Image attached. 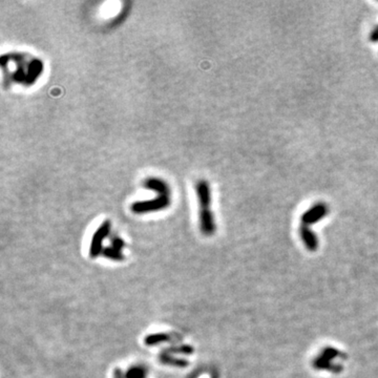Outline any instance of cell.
<instances>
[{
    "instance_id": "cell-8",
    "label": "cell",
    "mask_w": 378,
    "mask_h": 378,
    "mask_svg": "<svg viewBox=\"0 0 378 378\" xmlns=\"http://www.w3.org/2000/svg\"><path fill=\"white\" fill-rule=\"evenodd\" d=\"M144 377H145V370L140 367L130 368L125 375V378H144Z\"/></svg>"
},
{
    "instance_id": "cell-9",
    "label": "cell",
    "mask_w": 378,
    "mask_h": 378,
    "mask_svg": "<svg viewBox=\"0 0 378 378\" xmlns=\"http://www.w3.org/2000/svg\"><path fill=\"white\" fill-rule=\"evenodd\" d=\"M162 361L165 364H169V365H173V366H177V367H185V366L188 365V363L186 361L174 360V359H171L170 356H168V355H163Z\"/></svg>"
},
{
    "instance_id": "cell-6",
    "label": "cell",
    "mask_w": 378,
    "mask_h": 378,
    "mask_svg": "<svg viewBox=\"0 0 378 378\" xmlns=\"http://www.w3.org/2000/svg\"><path fill=\"white\" fill-rule=\"evenodd\" d=\"M168 341H170V336L166 333H155V334L147 335L144 340V343L146 346H155Z\"/></svg>"
},
{
    "instance_id": "cell-3",
    "label": "cell",
    "mask_w": 378,
    "mask_h": 378,
    "mask_svg": "<svg viewBox=\"0 0 378 378\" xmlns=\"http://www.w3.org/2000/svg\"><path fill=\"white\" fill-rule=\"evenodd\" d=\"M110 228H112V223H110L109 220H105L94 232L90 245V256L92 258H96L100 254H102L103 243L105 238L108 236Z\"/></svg>"
},
{
    "instance_id": "cell-4",
    "label": "cell",
    "mask_w": 378,
    "mask_h": 378,
    "mask_svg": "<svg viewBox=\"0 0 378 378\" xmlns=\"http://www.w3.org/2000/svg\"><path fill=\"white\" fill-rule=\"evenodd\" d=\"M329 213V207L326 203L320 202L314 204L312 207L309 208L301 218V226L309 227L317 223L323 217H325Z\"/></svg>"
},
{
    "instance_id": "cell-2",
    "label": "cell",
    "mask_w": 378,
    "mask_h": 378,
    "mask_svg": "<svg viewBox=\"0 0 378 378\" xmlns=\"http://www.w3.org/2000/svg\"><path fill=\"white\" fill-rule=\"evenodd\" d=\"M171 205V194H157L153 198L137 201L130 205V210L135 214H147L162 211Z\"/></svg>"
},
{
    "instance_id": "cell-1",
    "label": "cell",
    "mask_w": 378,
    "mask_h": 378,
    "mask_svg": "<svg viewBox=\"0 0 378 378\" xmlns=\"http://www.w3.org/2000/svg\"><path fill=\"white\" fill-rule=\"evenodd\" d=\"M198 205V226L201 232L210 236L215 232V221L211 210L212 193L210 184L206 180H198L194 186Z\"/></svg>"
},
{
    "instance_id": "cell-7",
    "label": "cell",
    "mask_w": 378,
    "mask_h": 378,
    "mask_svg": "<svg viewBox=\"0 0 378 378\" xmlns=\"http://www.w3.org/2000/svg\"><path fill=\"white\" fill-rule=\"evenodd\" d=\"M102 255L107 258L116 261V262H122L124 260V255L121 253V251L118 249H115L114 247L104 248L102 251Z\"/></svg>"
},
{
    "instance_id": "cell-10",
    "label": "cell",
    "mask_w": 378,
    "mask_h": 378,
    "mask_svg": "<svg viewBox=\"0 0 378 378\" xmlns=\"http://www.w3.org/2000/svg\"><path fill=\"white\" fill-rule=\"evenodd\" d=\"M112 245H113V247L115 249H118V250L121 251L122 248L125 246V243H124V241L122 238L116 236V237H113L112 238Z\"/></svg>"
},
{
    "instance_id": "cell-5",
    "label": "cell",
    "mask_w": 378,
    "mask_h": 378,
    "mask_svg": "<svg viewBox=\"0 0 378 378\" xmlns=\"http://www.w3.org/2000/svg\"><path fill=\"white\" fill-rule=\"evenodd\" d=\"M143 187L155 192L157 194H171L170 186L163 179H160V177H147L143 182Z\"/></svg>"
},
{
    "instance_id": "cell-11",
    "label": "cell",
    "mask_w": 378,
    "mask_h": 378,
    "mask_svg": "<svg viewBox=\"0 0 378 378\" xmlns=\"http://www.w3.org/2000/svg\"><path fill=\"white\" fill-rule=\"evenodd\" d=\"M115 378H123V375H122V372H121L120 369H116Z\"/></svg>"
}]
</instances>
